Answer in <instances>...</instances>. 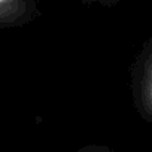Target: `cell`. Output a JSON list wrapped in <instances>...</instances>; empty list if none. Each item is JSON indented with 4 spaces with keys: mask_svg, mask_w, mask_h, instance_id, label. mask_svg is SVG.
Returning a JSON list of instances; mask_svg holds the SVG:
<instances>
[{
    "mask_svg": "<svg viewBox=\"0 0 152 152\" xmlns=\"http://www.w3.org/2000/svg\"><path fill=\"white\" fill-rule=\"evenodd\" d=\"M133 100L140 115L152 121V36L145 42L130 72Z\"/></svg>",
    "mask_w": 152,
    "mask_h": 152,
    "instance_id": "6da1fadb",
    "label": "cell"
},
{
    "mask_svg": "<svg viewBox=\"0 0 152 152\" xmlns=\"http://www.w3.org/2000/svg\"><path fill=\"white\" fill-rule=\"evenodd\" d=\"M39 17V0H0V30L28 26Z\"/></svg>",
    "mask_w": 152,
    "mask_h": 152,
    "instance_id": "7a4b0ae2",
    "label": "cell"
},
{
    "mask_svg": "<svg viewBox=\"0 0 152 152\" xmlns=\"http://www.w3.org/2000/svg\"><path fill=\"white\" fill-rule=\"evenodd\" d=\"M84 5H99V6H104V8H112L116 3H119L121 0H79Z\"/></svg>",
    "mask_w": 152,
    "mask_h": 152,
    "instance_id": "3957f363",
    "label": "cell"
}]
</instances>
